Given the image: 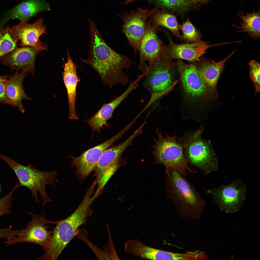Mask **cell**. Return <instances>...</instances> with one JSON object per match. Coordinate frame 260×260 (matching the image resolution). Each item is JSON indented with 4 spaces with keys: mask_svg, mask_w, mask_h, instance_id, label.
<instances>
[{
    "mask_svg": "<svg viewBox=\"0 0 260 260\" xmlns=\"http://www.w3.org/2000/svg\"><path fill=\"white\" fill-rule=\"evenodd\" d=\"M40 52L31 46L18 48L5 55L0 63L8 66L11 72L21 70L33 76L35 58Z\"/></svg>",
    "mask_w": 260,
    "mask_h": 260,
    "instance_id": "ac0fdd59",
    "label": "cell"
},
{
    "mask_svg": "<svg viewBox=\"0 0 260 260\" xmlns=\"http://www.w3.org/2000/svg\"><path fill=\"white\" fill-rule=\"evenodd\" d=\"M136 0H126V1L124 3L125 4H128L130 2Z\"/></svg>",
    "mask_w": 260,
    "mask_h": 260,
    "instance_id": "836d02e7",
    "label": "cell"
},
{
    "mask_svg": "<svg viewBox=\"0 0 260 260\" xmlns=\"http://www.w3.org/2000/svg\"><path fill=\"white\" fill-rule=\"evenodd\" d=\"M8 77L6 75L0 76V103L12 106L11 102L6 96L5 91L6 85Z\"/></svg>",
    "mask_w": 260,
    "mask_h": 260,
    "instance_id": "4dcf8cb0",
    "label": "cell"
},
{
    "mask_svg": "<svg viewBox=\"0 0 260 260\" xmlns=\"http://www.w3.org/2000/svg\"><path fill=\"white\" fill-rule=\"evenodd\" d=\"M19 71L16 70L14 74L8 78L5 91L12 106L17 107L20 112L24 113L25 110L22 103V101L31 100V99L25 93L23 86L24 79L28 75V73L22 70L20 72Z\"/></svg>",
    "mask_w": 260,
    "mask_h": 260,
    "instance_id": "7402d4cb",
    "label": "cell"
},
{
    "mask_svg": "<svg viewBox=\"0 0 260 260\" xmlns=\"http://www.w3.org/2000/svg\"><path fill=\"white\" fill-rule=\"evenodd\" d=\"M50 10L49 4L45 0H24L4 14L1 19V26L4 28L6 23L11 20L28 21L37 14Z\"/></svg>",
    "mask_w": 260,
    "mask_h": 260,
    "instance_id": "d6986e66",
    "label": "cell"
},
{
    "mask_svg": "<svg viewBox=\"0 0 260 260\" xmlns=\"http://www.w3.org/2000/svg\"><path fill=\"white\" fill-rule=\"evenodd\" d=\"M27 21H21L16 25L9 26L12 37L18 41H20L19 44L21 46H31L40 51L48 50L47 45L39 39L41 35L46 33L43 20L40 18L31 24Z\"/></svg>",
    "mask_w": 260,
    "mask_h": 260,
    "instance_id": "5bb4252c",
    "label": "cell"
},
{
    "mask_svg": "<svg viewBox=\"0 0 260 260\" xmlns=\"http://www.w3.org/2000/svg\"><path fill=\"white\" fill-rule=\"evenodd\" d=\"M156 29L149 22L141 40L138 51L140 59L139 69L143 72L153 64L163 51L165 46L157 35Z\"/></svg>",
    "mask_w": 260,
    "mask_h": 260,
    "instance_id": "9a60e30c",
    "label": "cell"
},
{
    "mask_svg": "<svg viewBox=\"0 0 260 260\" xmlns=\"http://www.w3.org/2000/svg\"><path fill=\"white\" fill-rule=\"evenodd\" d=\"M136 84L131 81L127 89L119 96L115 97L111 102L103 104L100 109L87 121L93 132H100L104 125L108 126L107 123L112 116L115 109L133 91L137 89Z\"/></svg>",
    "mask_w": 260,
    "mask_h": 260,
    "instance_id": "ffe728a7",
    "label": "cell"
},
{
    "mask_svg": "<svg viewBox=\"0 0 260 260\" xmlns=\"http://www.w3.org/2000/svg\"><path fill=\"white\" fill-rule=\"evenodd\" d=\"M234 50L226 58L218 62L205 58L192 62L195 65L211 97H218L216 85L219 78L224 69L226 61L234 53Z\"/></svg>",
    "mask_w": 260,
    "mask_h": 260,
    "instance_id": "e0dca14e",
    "label": "cell"
},
{
    "mask_svg": "<svg viewBox=\"0 0 260 260\" xmlns=\"http://www.w3.org/2000/svg\"><path fill=\"white\" fill-rule=\"evenodd\" d=\"M176 65L185 95L193 102L201 99L212 101L204 83L193 63L187 64L180 59Z\"/></svg>",
    "mask_w": 260,
    "mask_h": 260,
    "instance_id": "8fae6325",
    "label": "cell"
},
{
    "mask_svg": "<svg viewBox=\"0 0 260 260\" xmlns=\"http://www.w3.org/2000/svg\"><path fill=\"white\" fill-rule=\"evenodd\" d=\"M157 139L153 138L154 145L150 144L153 149L151 153L155 160V163L162 164L166 168L175 170L184 176L189 173L194 174L198 172L189 166L185 156L183 147L178 141L179 137L176 133L171 136L157 128L156 130Z\"/></svg>",
    "mask_w": 260,
    "mask_h": 260,
    "instance_id": "52a82bcc",
    "label": "cell"
},
{
    "mask_svg": "<svg viewBox=\"0 0 260 260\" xmlns=\"http://www.w3.org/2000/svg\"><path fill=\"white\" fill-rule=\"evenodd\" d=\"M0 158L6 162L13 170L19 180L20 186L28 188L31 191L32 198L36 202H39V193L43 201V206L48 202H52L53 200L47 194L46 187L51 186L55 189L58 182L57 177L58 173L55 170L43 171L40 170L28 163L27 166L22 165L3 154Z\"/></svg>",
    "mask_w": 260,
    "mask_h": 260,
    "instance_id": "277c9868",
    "label": "cell"
},
{
    "mask_svg": "<svg viewBox=\"0 0 260 260\" xmlns=\"http://www.w3.org/2000/svg\"><path fill=\"white\" fill-rule=\"evenodd\" d=\"M29 214L32 220L26 224V228L20 230L18 235L10 238L4 243L7 247L18 243H32L39 245L46 250L49 246L53 233V230H48L47 229L50 227L46 224H56L58 221H52L46 219L43 213L41 216L31 212H29Z\"/></svg>",
    "mask_w": 260,
    "mask_h": 260,
    "instance_id": "9c48e42d",
    "label": "cell"
},
{
    "mask_svg": "<svg viewBox=\"0 0 260 260\" xmlns=\"http://www.w3.org/2000/svg\"><path fill=\"white\" fill-rule=\"evenodd\" d=\"M169 43L163 51V54L169 58L182 59L193 62L198 60L199 58L206 53L208 48L216 46L227 44V42L214 45H209L208 42L202 40L191 43L180 44L175 43L169 39Z\"/></svg>",
    "mask_w": 260,
    "mask_h": 260,
    "instance_id": "2e32d148",
    "label": "cell"
},
{
    "mask_svg": "<svg viewBox=\"0 0 260 260\" xmlns=\"http://www.w3.org/2000/svg\"><path fill=\"white\" fill-rule=\"evenodd\" d=\"M5 236V233L2 228H0V238H3Z\"/></svg>",
    "mask_w": 260,
    "mask_h": 260,
    "instance_id": "d6a6232c",
    "label": "cell"
},
{
    "mask_svg": "<svg viewBox=\"0 0 260 260\" xmlns=\"http://www.w3.org/2000/svg\"><path fill=\"white\" fill-rule=\"evenodd\" d=\"M179 29L182 32V40L185 43H193L201 40V33L188 18L182 25H180Z\"/></svg>",
    "mask_w": 260,
    "mask_h": 260,
    "instance_id": "83f0119b",
    "label": "cell"
},
{
    "mask_svg": "<svg viewBox=\"0 0 260 260\" xmlns=\"http://www.w3.org/2000/svg\"><path fill=\"white\" fill-rule=\"evenodd\" d=\"M237 14L242 20L240 26L233 25L238 29L241 30L238 32H246L251 37L254 39H260V10L256 12L254 11L250 13L246 12L245 13L240 11L238 12Z\"/></svg>",
    "mask_w": 260,
    "mask_h": 260,
    "instance_id": "d4e9b609",
    "label": "cell"
},
{
    "mask_svg": "<svg viewBox=\"0 0 260 260\" xmlns=\"http://www.w3.org/2000/svg\"><path fill=\"white\" fill-rule=\"evenodd\" d=\"M89 22L91 33L89 56L86 59L80 58L81 60L93 68L103 83L110 87L117 84L126 85L130 77L123 70L130 68L133 60L113 50L102 37L95 23L90 18Z\"/></svg>",
    "mask_w": 260,
    "mask_h": 260,
    "instance_id": "6da1fadb",
    "label": "cell"
},
{
    "mask_svg": "<svg viewBox=\"0 0 260 260\" xmlns=\"http://www.w3.org/2000/svg\"><path fill=\"white\" fill-rule=\"evenodd\" d=\"M165 172L166 192L176 208L182 212H201L206 201L190 182L175 170L165 168Z\"/></svg>",
    "mask_w": 260,
    "mask_h": 260,
    "instance_id": "7a4b0ae2",
    "label": "cell"
},
{
    "mask_svg": "<svg viewBox=\"0 0 260 260\" xmlns=\"http://www.w3.org/2000/svg\"><path fill=\"white\" fill-rule=\"evenodd\" d=\"M211 0H193L194 5H198V6L206 5Z\"/></svg>",
    "mask_w": 260,
    "mask_h": 260,
    "instance_id": "1f68e13d",
    "label": "cell"
},
{
    "mask_svg": "<svg viewBox=\"0 0 260 260\" xmlns=\"http://www.w3.org/2000/svg\"><path fill=\"white\" fill-rule=\"evenodd\" d=\"M20 187V184L18 182L9 193L0 199V217L5 214H13L10 210L11 207L13 194L17 188Z\"/></svg>",
    "mask_w": 260,
    "mask_h": 260,
    "instance_id": "f546056e",
    "label": "cell"
},
{
    "mask_svg": "<svg viewBox=\"0 0 260 260\" xmlns=\"http://www.w3.org/2000/svg\"><path fill=\"white\" fill-rule=\"evenodd\" d=\"M144 126L142 124L125 141L107 149L103 154L94 170L95 181L98 188H103L119 167L125 164L126 159L122 157V155L135 139L142 133Z\"/></svg>",
    "mask_w": 260,
    "mask_h": 260,
    "instance_id": "ba28073f",
    "label": "cell"
},
{
    "mask_svg": "<svg viewBox=\"0 0 260 260\" xmlns=\"http://www.w3.org/2000/svg\"><path fill=\"white\" fill-rule=\"evenodd\" d=\"M127 253L144 259L164 260V251L157 249L147 245L137 239L127 241L124 247Z\"/></svg>",
    "mask_w": 260,
    "mask_h": 260,
    "instance_id": "603a6c76",
    "label": "cell"
},
{
    "mask_svg": "<svg viewBox=\"0 0 260 260\" xmlns=\"http://www.w3.org/2000/svg\"><path fill=\"white\" fill-rule=\"evenodd\" d=\"M159 6L183 15L194 6L193 0H156Z\"/></svg>",
    "mask_w": 260,
    "mask_h": 260,
    "instance_id": "484cf974",
    "label": "cell"
},
{
    "mask_svg": "<svg viewBox=\"0 0 260 260\" xmlns=\"http://www.w3.org/2000/svg\"><path fill=\"white\" fill-rule=\"evenodd\" d=\"M156 8L151 10L138 8L123 14L122 31L124 33L135 52L138 51L141 40L145 33L148 23L147 19L154 13Z\"/></svg>",
    "mask_w": 260,
    "mask_h": 260,
    "instance_id": "4fadbf2b",
    "label": "cell"
},
{
    "mask_svg": "<svg viewBox=\"0 0 260 260\" xmlns=\"http://www.w3.org/2000/svg\"><path fill=\"white\" fill-rule=\"evenodd\" d=\"M1 22L0 17V59L7 53L18 48V41L11 35L9 26L5 29L2 28Z\"/></svg>",
    "mask_w": 260,
    "mask_h": 260,
    "instance_id": "4316f807",
    "label": "cell"
},
{
    "mask_svg": "<svg viewBox=\"0 0 260 260\" xmlns=\"http://www.w3.org/2000/svg\"></svg>",
    "mask_w": 260,
    "mask_h": 260,
    "instance_id": "e575fe53",
    "label": "cell"
},
{
    "mask_svg": "<svg viewBox=\"0 0 260 260\" xmlns=\"http://www.w3.org/2000/svg\"><path fill=\"white\" fill-rule=\"evenodd\" d=\"M152 15L151 21L149 22L153 27L156 29L159 26L164 27L182 41V35L179 32L180 24L176 16L164 9L159 11L158 8H156Z\"/></svg>",
    "mask_w": 260,
    "mask_h": 260,
    "instance_id": "cb8c5ba5",
    "label": "cell"
},
{
    "mask_svg": "<svg viewBox=\"0 0 260 260\" xmlns=\"http://www.w3.org/2000/svg\"><path fill=\"white\" fill-rule=\"evenodd\" d=\"M248 64L250 76L254 85L256 94L260 91V63L258 61L253 60L249 62Z\"/></svg>",
    "mask_w": 260,
    "mask_h": 260,
    "instance_id": "f1b7e54d",
    "label": "cell"
},
{
    "mask_svg": "<svg viewBox=\"0 0 260 260\" xmlns=\"http://www.w3.org/2000/svg\"><path fill=\"white\" fill-rule=\"evenodd\" d=\"M129 130L125 126L117 134L108 140L84 152L79 156L71 155V165L76 169L75 172L80 179L83 180L94 170L99 160L104 152L115 141L121 138Z\"/></svg>",
    "mask_w": 260,
    "mask_h": 260,
    "instance_id": "7c38bea8",
    "label": "cell"
},
{
    "mask_svg": "<svg viewBox=\"0 0 260 260\" xmlns=\"http://www.w3.org/2000/svg\"><path fill=\"white\" fill-rule=\"evenodd\" d=\"M67 60L65 63L63 73V80L67 90L69 104V118L70 119H78L76 113L75 104L76 89L80 79L77 75L76 64L73 61L67 50Z\"/></svg>",
    "mask_w": 260,
    "mask_h": 260,
    "instance_id": "44dd1931",
    "label": "cell"
},
{
    "mask_svg": "<svg viewBox=\"0 0 260 260\" xmlns=\"http://www.w3.org/2000/svg\"><path fill=\"white\" fill-rule=\"evenodd\" d=\"M207 193L211 196L220 209L226 213L239 210L247 195V187L240 179L235 180L227 185L208 189Z\"/></svg>",
    "mask_w": 260,
    "mask_h": 260,
    "instance_id": "30bf717a",
    "label": "cell"
},
{
    "mask_svg": "<svg viewBox=\"0 0 260 260\" xmlns=\"http://www.w3.org/2000/svg\"><path fill=\"white\" fill-rule=\"evenodd\" d=\"M203 125L195 130H189L178 140L183 146L188 164L196 167L206 175L218 170L217 158L209 141L203 139Z\"/></svg>",
    "mask_w": 260,
    "mask_h": 260,
    "instance_id": "3957f363",
    "label": "cell"
},
{
    "mask_svg": "<svg viewBox=\"0 0 260 260\" xmlns=\"http://www.w3.org/2000/svg\"><path fill=\"white\" fill-rule=\"evenodd\" d=\"M172 60L162 52L154 63L147 68V73L144 77L143 85L151 96L146 106L147 108L154 106L180 80L173 82L176 66Z\"/></svg>",
    "mask_w": 260,
    "mask_h": 260,
    "instance_id": "8992f818",
    "label": "cell"
},
{
    "mask_svg": "<svg viewBox=\"0 0 260 260\" xmlns=\"http://www.w3.org/2000/svg\"><path fill=\"white\" fill-rule=\"evenodd\" d=\"M93 198L85 195L79 206L69 216L58 221L53 230L52 237L47 251L52 256L58 257L75 235L77 229L84 224L93 212L90 206Z\"/></svg>",
    "mask_w": 260,
    "mask_h": 260,
    "instance_id": "5b68a950",
    "label": "cell"
}]
</instances>
